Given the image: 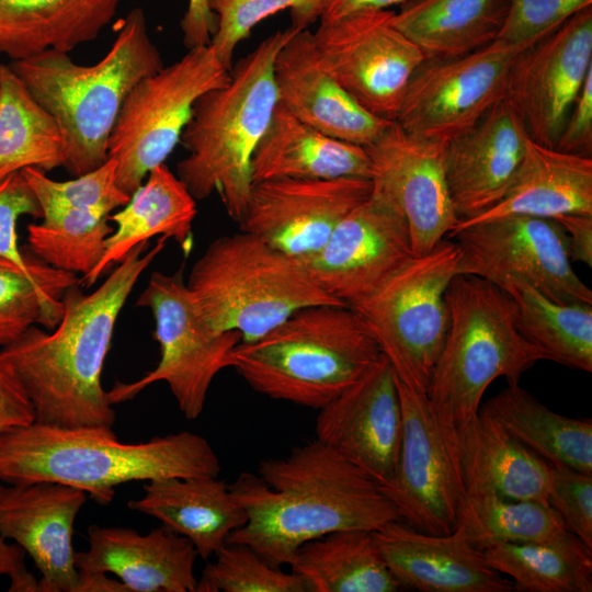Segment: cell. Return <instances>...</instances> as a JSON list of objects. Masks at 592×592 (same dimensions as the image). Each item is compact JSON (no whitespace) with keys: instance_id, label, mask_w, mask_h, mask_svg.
Returning a JSON list of instances; mask_svg holds the SVG:
<instances>
[{"instance_id":"f35d334b","label":"cell","mask_w":592,"mask_h":592,"mask_svg":"<svg viewBox=\"0 0 592 592\" xmlns=\"http://www.w3.org/2000/svg\"><path fill=\"white\" fill-rule=\"evenodd\" d=\"M78 283L76 274L35 255L29 269L0 257V348L16 341L32 326L55 329L62 317L64 294Z\"/></svg>"},{"instance_id":"277c9868","label":"cell","mask_w":592,"mask_h":592,"mask_svg":"<svg viewBox=\"0 0 592 592\" xmlns=\"http://www.w3.org/2000/svg\"><path fill=\"white\" fill-rule=\"evenodd\" d=\"M9 66L60 126L66 140L64 168L78 177L107 161L109 138L125 98L163 61L144 11L135 8L119 21L111 48L93 65H79L68 53L46 49Z\"/></svg>"},{"instance_id":"7bdbcfd3","label":"cell","mask_w":592,"mask_h":592,"mask_svg":"<svg viewBox=\"0 0 592 592\" xmlns=\"http://www.w3.org/2000/svg\"><path fill=\"white\" fill-rule=\"evenodd\" d=\"M216 15L217 25L209 46L227 69L238 44L246 39L257 24L285 9L294 10L306 0H207Z\"/></svg>"},{"instance_id":"f1b7e54d","label":"cell","mask_w":592,"mask_h":592,"mask_svg":"<svg viewBox=\"0 0 592 592\" xmlns=\"http://www.w3.org/2000/svg\"><path fill=\"white\" fill-rule=\"evenodd\" d=\"M592 215V159L527 139L520 168L502 200L486 213L458 224L511 215L553 218Z\"/></svg>"},{"instance_id":"484cf974","label":"cell","mask_w":592,"mask_h":592,"mask_svg":"<svg viewBox=\"0 0 592 592\" xmlns=\"http://www.w3.org/2000/svg\"><path fill=\"white\" fill-rule=\"evenodd\" d=\"M446 436L465 492L492 491L549 504L550 465L492 418L478 412Z\"/></svg>"},{"instance_id":"ffe728a7","label":"cell","mask_w":592,"mask_h":592,"mask_svg":"<svg viewBox=\"0 0 592 592\" xmlns=\"http://www.w3.org/2000/svg\"><path fill=\"white\" fill-rule=\"evenodd\" d=\"M315 433L317 441L365 471L378 486L391 480L402 415L396 374L385 355L319 409Z\"/></svg>"},{"instance_id":"6da1fadb","label":"cell","mask_w":592,"mask_h":592,"mask_svg":"<svg viewBox=\"0 0 592 592\" xmlns=\"http://www.w3.org/2000/svg\"><path fill=\"white\" fill-rule=\"evenodd\" d=\"M229 488L247 522L226 543L247 545L274 567L330 533L401 520L373 478L316 439L261 460L258 475L240 473Z\"/></svg>"},{"instance_id":"bcb514c9","label":"cell","mask_w":592,"mask_h":592,"mask_svg":"<svg viewBox=\"0 0 592 592\" xmlns=\"http://www.w3.org/2000/svg\"><path fill=\"white\" fill-rule=\"evenodd\" d=\"M23 215L42 218V210L25 178L18 171L0 179V257L29 269L34 254L20 249L16 232L18 219Z\"/></svg>"},{"instance_id":"4fadbf2b","label":"cell","mask_w":592,"mask_h":592,"mask_svg":"<svg viewBox=\"0 0 592 592\" xmlns=\"http://www.w3.org/2000/svg\"><path fill=\"white\" fill-rule=\"evenodd\" d=\"M523 49L497 39L466 55L424 60L395 122L414 137L444 145L462 137L504 98Z\"/></svg>"},{"instance_id":"7dc6e473","label":"cell","mask_w":592,"mask_h":592,"mask_svg":"<svg viewBox=\"0 0 592 592\" xmlns=\"http://www.w3.org/2000/svg\"><path fill=\"white\" fill-rule=\"evenodd\" d=\"M555 149L591 157L592 152V71L587 76L563 124Z\"/></svg>"},{"instance_id":"ee69618b","label":"cell","mask_w":592,"mask_h":592,"mask_svg":"<svg viewBox=\"0 0 592 592\" xmlns=\"http://www.w3.org/2000/svg\"><path fill=\"white\" fill-rule=\"evenodd\" d=\"M509 8L498 41L530 47L553 33L592 0H508ZM496 39V41H497Z\"/></svg>"},{"instance_id":"e0dca14e","label":"cell","mask_w":592,"mask_h":592,"mask_svg":"<svg viewBox=\"0 0 592 592\" xmlns=\"http://www.w3.org/2000/svg\"><path fill=\"white\" fill-rule=\"evenodd\" d=\"M592 71V7L523 49L508 79L504 98L535 143L555 148L567 115Z\"/></svg>"},{"instance_id":"4dcf8cb0","label":"cell","mask_w":592,"mask_h":592,"mask_svg":"<svg viewBox=\"0 0 592 592\" xmlns=\"http://www.w3.org/2000/svg\"><path fill=\"white\" fill-rule=\"evenodd\" d=\"M121 0H0V53L12 60L94 41Z\"/></svg>"},{"instance_id":"cb8c5ba5","label":"cell","mask_w":592,"mask_h":592,"mask_svg":"<svg viewBox=\"0 0 592 592\" xmlns=\"http://www.w3.org/2000/svg\"><path fill=\"white\" fill-rule=\"evenodd\" d=\"M373 534L400 588L421 592L514 591L512 581L490 568L482 551L455 530L429 534L398 520Z\"/></svg>"},{"instance_id":"d6a6232c","label":"cell","mask_w":592,"mask_h":592,"mask_svg":"<svg viewBox=\"0 0 592 592\" xmlns=\"http://www.w3.org/2000/svg\"><path fill=\"white\" fill-rule=\"evenodd\" d=\"M479 412L500 423L526 448L554 466L592 474V421L558 414L532 394L509 385Z\"/></svg>"},{"instance_id":"5bb4252c","label":"cell","mask_w":592,"mask_h":592,"mask_svg":"<svg viewBox=\"0 0 592 592\" xmlns=\"http://www.w3.org/2000/svg\"><path fill=\"white\" fill-rule=\"evenodd\" d=\"M327 71L372 115L395 122L408 84L426 60L394 24V11L369 10L320 22L312 33Z\"/></svg>"},{"instance_id":"8992f818","label":"cell","mask_w":592,"mask_h":592,"mask_svg":"<svg viewBox=\"0 0 592 592\" xmlns=\"http://www.w3.org/2000/svg\"><path fill=\"white\" fill-rule=\"evenodd\" d=\"M382 351L349 306L301 308L251 342H241L231 367L254 391L321 409L354 384Z\"/></svg>"},{"instance_id":"b9f144b4","label":"cell","mask_w":592,"mask_h":592,"mask_svg":"<svg viewBox=\"0 0 592 592\" xmlns=\"http://www.w3.org/2000/svg\"><path fill=\"white\" fill-rule=\"evenodd\" d=\"M21 173L32 189L42 215L58 209H91L110 216L130 198L117 185L116 164L112 159L67 181H55L46 172L32 167L21 170Z\"/></svg>"},{"instance_id":"9a60e30c","label":"cell","mask_w":592,"mask_h":592,"mask_svg":"<svg viewBox=\"0 0 592 592\" xmlns=\"http://www.w3.org/2000/svg\"><path fill=\"white\" fill-rule=\"evenodd\" d=\"M396 383L401 406L402 435L397 467L379 486L400 519L429 534L454 531L465 489L446 433L426 395Z\"/></svg>"},{"instance_id":"e575fe53","label":"cell","mask_w":592,"mask_h":592,"mask_svg":"<svg viewBox=\"0 0 592 592\" xmlns=\"http://www.w3.org/2000/svg\"><path fill=\"white\" fill-rule=\"evenodd\" d=\"M66 140L54 118L10 68L0 65V179L32 167H64Z\"/></svg>"},{"instance_id":"f546056e","label":"cell","mask_w":592,"mask_h":592,"mask_svg":"<svg viewBox=\"0 0 592 592\" xmlns=\"http://www.w3.org/2000/svg\"><path fill=\"white\" fill-rule=\"evenodd\" d=\"M196 214V200L179 177L164 163L155 167L128 203L109 216L115 228L106 239L104 254L79 283L93 285L134 247L155 236L172 238L187 252Z\"/></svg>"},{"instance_id":"8fae6325","label":"cell","mask_w":592,"mask_h":592,"mask_svg":"<svg viewBox=\"0 0 592 592\" xmlns=\"http://www.w3.org/2000/svg\"><path fill=\"white\" fill-rule=\"evenodd\" d=\"M136 306L149 308L155 318V339L160 346L157 366L132 383H116L107 391L112 405L136 397L157 382H166L186 419L203 412L215 376L231 367L242 337L238 331L212 328L196 306L182 272H152Z\"/></svg>"},{"instance_id":"52a82bcc","label":"cell","mask_w":592,"mask_h":592,"mask_svg":"<svg viewBox=\"0 0 592 592\" xmlns=\"http://www.w3.org/2000/svg\"><path fill=\"white\" fill-rule=\"evenodd\" d=\"M449 325L426 392L446 433L478 414L489 385H516L544 354L516 327L512 297L474 275H455L445 292Z\"/></svg>"},{"instance_id":"ab89813d","label":"cell","mask_w":592,"mask_h":592,"mask_svg":"<svg viewBox=\"0 0 592 592\" xmlns=\"http://www.w3.org/2000/svg\"><path fill=\"white\" fill-rule=\"evenodd\" d=\"M43 221L27 226L30 250L43 262L86 275L102 259L114 228L109 215L91 209L45 212Z\"/></svg>"},{"instance_id":"83f0119b","label":"cell","mask_w":592,"mask_h":592,"mask_svg":"<svg viewBox=\"0 0 592 592\" xmlns=\"http://www.w3.org/2000/svg\"><path fill=\"white\" fill-rule=\"evenodd\" d=\"M253 182L272 179H371L363 146L330 137L277 103L251 160Z\"/></svg>"},{"instance_id":"7402d4cb","label":"cell","mask_w":592,"mask_h":592,"mask_svg":"<svg viewBox=\"0 0 592 592\" xmlns=\"http://www.w3.org/2000/svg\"><path fill=\"white\" fill-rule=\"evenodd\" d=\"M525 125L503 98L462 137L445 147V175L459 220L475 218L497 205L522 162Z\"/></svg>"},{"instance_id":"1f68e13d","label":"cell","mask_w":592,"mask_h":592,"mask_svg":"<svg viewBox=\"0 0 592 592\" xmlns=\"http://www.w3.org/2000/svg\"><path fill=\"white\" fill-rule=\"evenodd\" d=\"M508 8V0H405L394 24L426 59L449 58L494 42Z\"/></svg>"},{"instance_id":"d4e9b609","label":"cell","mask_w":592,"mask_h":592,"mask_svg":"<svg viewBox=\"0 0 592 592\" xmlns=\"http://www.w3.org/2000/svg\"><path fill=\"white\" fill-rule=\"evenodd\" d=\"M89 548L75 554L80 573H113L128 592H196L193 544L162 525L148 534L90 525Z\"/></svg>"},{"instance_id":"816d5d0a","label":"cell","mask_w":592,"mask_h":592,"mask_svg":"<svg viewBox=\"0 0 592 592\" xmlns=\"http://www.w3.org/2000/svg\"><path fill=\"white\" fill-rule=\"evenodd\" d=\"M24 550L18 544H8L0 534V576L10 579V592H38V580L24 563Z\"/></svg>"},{"instance_id":"60d3db41","label":"cell","mask_w":592,"mask_h":592,"mask_svg":"<svg viewBox=\"0 0 592 592\" xmlns=\"http://www.w3.org/2000/svg\"><path fill=\"white\" fill-rule=\"evenodd\" d=\"M204 567L196 592H307L303 580L243 544L226 543Z\"/></svg>"},{"instance_id":"db71d44e","label":"cell","mask_w":592,"mask_h":592,"mask_svg":"<svg viewBox=\"0 0 592 592\" xmlns=\"http://www.w3.org/2000/svg\"><path fill=\"white\" fill-rule=\"evenodd\" d=\"M79 592H128V590L119 580L107 578L106 573H81Z\"/></svg>"},{"instance_id":"4316f807","label":"cell","mask_w":592,"mask_h":592,"mask_svg":"<svg viewBox=\"0 0 592 592\" xmlns=\"http://www.w3.org/2000/svg\"><path fill=\"white\" fill-rule=\"evenodd\" d=\"M146 482L145 494L128 501V509L156 517L186 537L206 561L247 522L229 485L217 477H168Z\"/></svg>"},{"instance_id":"681fc988","label":"cell","mask_w":592,"mask_h":592,"mask_svg":"<svg viewBox=\"0 0 592 592\" xmlns=\"http://www.w3.org/2000/svg\"><path fill=\"white\" fill-rule=\"evenodd\" d=\"M33 421V407L12 367L0 354V434Z\"/></svg>"},{"instance_id":"f5cc1de1","label":"cell","mask_w":592,"mask_h":592,"mask_svg":"<svg viewBox=\"0 0 592 592\" xmlns=\"http://www.w3.org/2000/svg\"><path fill=\"white\" fill-rule=\"evenodd\" d=\"M555 219L567 234L571 261L592 267V215L565 214Z\"/></svg>"},{"instance_id":"30bf717a","label":"cell","mask_w":592,"mask_h":592,"mask_svg":"<svg viewBox=\"0 0 592 592\" xmlns=\"http://www.w3.org/2000/svg\"><path fill=\"white\" fill-rule=\"evenodd\" d=\"M230 80L209 45L187 49L175 62L139 80L125 98L107 144L118 187L132 195L180 143L193 107Z\"/></svg>"},{"instance_id":"2e32d148","label":"cell","mask_w":592,"mask_h":592,"mask_svg":"<svg viewBox=\"0 0 592 592\" xmlns=\"http://www.w3.org/2000/svg\"><path fill=\"white\" fill-rule=\"evenodd\" d=\"M411 255L406 217L387 193L373 189L303 263L330 296L351 307L376 291Z\"/></svg>"},{"instance_id":"44dd1931","label":"cell","mask_w":592,"mask_h":592,"mask_svg":"<svg viewBox=\"0 0 592 592\" xmlns=\"http://www.w3.org/2000/svg\"><path fill=\"white\" fill-rule=\"evenodd\" d=\"M87 500L78 488L53 482H0V534L13 539L41 572L38 592H79L73 523Z\"/></svg>"},{"instance_id":"c3c4849f","label":"cell","mask_w":592,"mask_h":592,"mask_svg":"<svg viewBox=\"0 0 592 592\" xmlns=\"http://www.w3.org/2000/svg\"><path fill=\"white\" fill-rule=\"evenodd\" d=\"M405 0H306L300 7L291 10L292 26L298 30L319 20L328 22L369 10H388Z\"/></svg>"},{"instance_id":"d6986e66","label":"cell","mask_w":592,"mask_h":592,"mask_svg":"<svg viewBox=\"0 0 592 592\" xmlns=\"http://www.w3.org/2000/svg\"><path fill=\"white\" fill-rule=\"evenodd\" d=\"M445 147L406 133L396 122L365 147L372 186L401 208L414 255L429 252L460 221L446 181Z\"/></svg>"},{"instance_id":"ac0fdd59","label":"cell","mask_w":592,"mask_h":592,"mask_svg":"<svg viewBox=\"0 0 592 592\" xmlns=\"http://www.w3.org/2000/svg\"><path fill=\"white\" fill-rule=\"evenodd\" d=\"M372 192L371 179H272L253 182L239 229L304 262Z\"/></svg>"},{"instance_id":"7c38bea8","label":"cell","mask_w":592,"mask_h":592,"mask_svg":"<svg viewBox=\"0 0 592 592\" xmlns=\"http://www.w3.org/2000/svg\"><path fill=\"white\" fill-rule=\"evenodd\" d=\"M459 248L456 275L483 278L509 294L527 285L554 301L592 304L573 271L567 234L553 218L511 215L457 224L448 234Z\"/></svg>"},{"instance_id":"9c48e42d","label":"cell","mask_w":592,"mask_h":592,"mask_svg":"<svg viewBox=\"0 0 592 592\" xmlns=\"http://www.w3.org/2000/svg\"><path fill=\"white\" fill-rule=\"evenodd\" d=\"M459 248L442 239L411 255L369 296L351 306L364 320L396 376L426 395L449 325L445 292Z\"/></svg>"},{"instance_id":"3957f363","label":"cell","mask_w":592,"mask_h":592,"mask_svg":"<svg viewBox=\"0 0 592 592\" xmlns=\"http://www.w3.org/2000/svg\"><path fill=\"white\" fill-rule=\"evenodd\" d=\"M220 462L203 436L181 431L123 443L112 428L33 421L0 434V482L53 481L109 503L114 488L168 477H218Z\"/></svg>"},{"instance_id":"8d00e7d4","label":"cell","mask_w":592,"mask_h":592,"mask_svg":"<svg viewBox=\"0 0 592 592\" xmlns=\"http://www.w3.org/2000/svg\"><path fill=\"white\" fill-rule=\"evenodd\" d=\"M509 295L515 303L520 333L545 360L592 372V304L557 303L527 285L514 287Z\"/></svg>"},{"instance_id":"603a6c76","label":"cell","mask_w":592,"mask_h":592,"mask_svg":"<svg viewBox=\"0 0 592 592\" xmlns=\"http://www.w3.org/2000/svg\"><path fill=\"white\" fill-rule=\"evenodd\" d=\"M273 76L278 103L330 137L367 147L392 123L365 111L334 80L307 29L297 30L281 47Z\"/></svg>"},{"instance_id":"836d02e7","label":"cell","mask_w":592,"mask_h":592,"mask_svg":"<svg viewBox=\"0 0 592 592\" xmlns=\"http://www.w3.org/2000/svg\"><path fill=\"white\" fill-rule=\"evenodd\" d=\"M307 592H395L373 531L345 530L304 544L289 563Z\"/></svg>"},{"instance_id":"74e56055","label":"cell","mask_w":592,"mask_h":592,"mask_svg":"<svg viewBox=\"0 0 592 592\" xmlns=\"http://www.w3.org/2000/svg\"><path fill=\"white\" fill-rule=\"evenodd\" d=\"M454 530L479 550L497 543L549 540L568 531L549 504L511 500L492 491L465 492Z\"/></svg>"},{"instance_id":"7a4b0ae2","label":"cell","mask_w":592,"mask_h":592,"mask_svg":"<svg viewBox=\"0 0 592 592\" xmlns=\"http://www.w3.org/2000/svg\"><path fill=\"white\" fill-rule=\"evenodd\" d=\"M160 236L134 247L110 276L90 294L78 284L61 300L64 312L55 329L29 328L0 350L23 387L35 421L64 428H112L116 415L102 386L104 360L118 315L143 272L163 250Z\"/></svg>"},{"instance_id":"5b68a950","label":"cell","mask_w":592,"mask_h":592,"mask_svg":"<svg viewBox=\"0 0 592 592\" xmlns=\"http://www.w3.org/2000/svg\"><path fill=\"white\" fill-rule=\"evenodd\" d=\"M289 26L264 38L230 70V80L197 99L180 143L189 155L177 175L196 200L218 191L230 218L240 221L251 187L252 156L278 103L274 59L297 31Z\"/></svg>"},{"instance_id":"f907efd6","label":"cell","mask_w":592,"mask_h":592,"mask_svg":"<svg viewBox=\"0 0 592 592\" xmlns=\"http://www.w3.org/2000/svg\"><path fill=\"white\" fill-rule=\"evenodd\" d=\"M180 25L183 33V44L187 49H191L209 45L217 20L209 9L207 0H189Z\"/></svg>"},{"instance_id":"d590c367","label":"cell","mask_w":592,"mask_h":592,"mask_svg":"<svg viewBox=\"0 0 592 592\" xmlns=\"http://www.w3.org/2000/svg\"><path fill=\"white\" fill-rule=\"evenodd\" d=\"M486 563L519 592H591L592 550L576 535L543 542L497 543L482 550Z\"/></svg>"},{"instance_id":"ba28073f","label":"cell","mask_w":592,"mask_h":592,"mask_svg":"<svg viewBox=\"0 0 592 592\" xmlns=\"http://www.w3.org/2000/svg\"><path fill=\"white\" fill-rule=\"evenodd\" d=\"M186 286L208 325L251 342L295 311L346 306L327 294L305 264L241 231L213 240L193 264Z\"/></svg>"},{"instance_id":"f6af8a7d","label":"cell","mask_w":592,"mask_h":592,"mask_svg":"<svg viewBox=\"0 0 592 592\" xmlns=\"http://www.w3.org/2000/svg\"><path fill=\"white\" fill-rule=\"evenodd\" d=\"M547 500L566 528L592 550V474L550 465Z\"/></svg>"}]
</instances>
